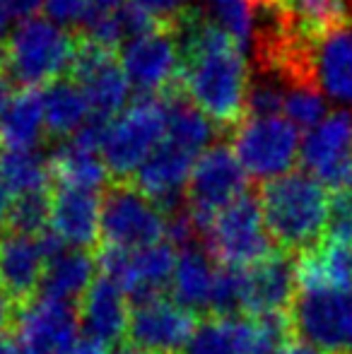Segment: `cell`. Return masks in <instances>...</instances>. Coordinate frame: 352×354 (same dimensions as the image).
<instances>
[{
  "label": "cell",
  "instance_id": "836d02e7",
  "mask_svg": "<svg viewBox=\"0 0 352 354\" xmlns=\"http://www.w3.org/2000/svg\"><path fill=\"white\" fill-rule=\"evenodd\" d=\"M136 3L145 5L147 10H152V12H155V15H160V17H165V15L176 12V10L181 8L183 0H136Z\"/></svg>",
  "mask_w": 352,
  "mask_h": 354
},
{
  "label": "cell",
  "instance_id": "d4e9b609",
  "mask_svg": "<svg viewBox=\"0 0 352 354\" xmlns=\"http://www.w3.org/2000/svg\"><path fill=\"white\" fill-rule=\"evenodd\" d=\"M51 171L48 157L37 149H15L0 154V186L10 196H27V193L48 191Z\"/></svg>",
  "mask_w": 352,
  "mask_h": 354
},
{
  "label": "cell",
  "instance_id": "8d00e7d4",
  "mask_svg": "<svg viewBox=\"0 0 352 354\" xmlns=\"http://www.w3.org/2000/svg\"><path fill=\"white\" fill-rule=\"evenodd\" d=\"M10 97H12V84L5 77H0V116H3V111L8 109Z\"/></svg>",
  "mask_w": 352,
  "mask_h": 354
},
{
  "label": "cell",
  "instance_id": "277c9868",
  "mask_svg": "<svg viewBox=\"0 0 352 354\" xmlns=\"http://www.w3.org/2000/svg\"><path fill=\"white\" fill-rule=\"evenodd\" d=\"M167 111L160 97H138L109 123L102 154L111 181H131L147 157L165 140Z\"/></svg>",
  "mask_w": 352,
  "mask_h": 354
},
{
  "label": "cell",
  "instance_id": "44dd1931",
  "mask_svg": "<svg viewBox=\"0 0 352 354\" xmlns=\"http://www.w3.org/2000/svg\"><path fill=\"white\" fill-rule=\"evenodd\" d=\"M99 268L97 256L89 251H58L51 261L46 263V270L41 277V299L68 306H77L80 299L85 297L89 284L97 280Z\"/></svg>",
  "mask_w": 352,
  "mask_h": 354
},
{
  "label": "cell",
  "instance_id": "7c38bea8",
  "mask_svg": "<svg viewBox=\"0 0 352 354\" xmlns=\"http://www.w3.org/2000/svg\"><path fill=\"white\" fill-rule=\"evenodd\" d=\"M299 164L331 193L352 188V113L331 111L309 128L299 145Z\"/></svg>",
  "mask_w": 352,
  "mask_h": 354
},
{
  "label": "cell",
  "instance_id": "603a6c76",
  "mask_svg": "<svg viewBox=\"0 0 352 354\" xmlns=\"http://www.w3.org/2000/svg\"><path fill=\"white\" fill-rule=\"evenodd\" d=\"M44 102V133L53 140H66L77 133V128L89 118V106L85 94L71 82L61 77L41 92Z\"/></svg>",
  "mask_w": 352,
  "mask_h": 354
},
{
  "label": "cell",
  "instance_id": "ba28073f",
  "mask_svg": "<svg viewBox=\"0 0 352 354\" xmlns=\"http://www.w3.org/2000/svg\"><path fill=\"white\" fill-rule=\"evenodd\" d=\"M292 335L326 354H352V289H297L287 311Z\"/></svg>",
  "mask_w": 352,
  "mask_h": 354
},
{
  "label": "cell",
  "instance_id": "e575fe53",
  "mask_svg": "<svg viewBox=\"0 0 352 354\" xmlns=\"http://www.w3.org/2000/svg\"><path fill=\"white\" fill-rule=\"evenodd\" d=\"M10 201H12V198H10V193L5 191L3 186H0V234H3L5 229H8V212H10Z\"/></svg>",
  "mask_w": 352,
  "mask_h": 354
},
{
  "label": "cell",
  "instance_id": "30bf717a",
  "mask_svg": "<svg viewBox=\"0 0 352 354\" xmlns=\"http://www.w3.org/2000/svg\"><path fill=\"white\" fill-rule=\"evenodd\" d=\"M172 15H167L152 32L126 41L118 51L128 84H133L140 97L165 99L181 89V58Z\"/></svg>",
  "mask_w": 352,
  "mask_h": 354
},
{
  "label": "cell",
  "instance_id": "9c48e42d",
  "mask_svg": "<svg viewBox=\"0 0 352 354\" xmlns=\"http://www.w3.org/2000/svg\"><path fill=\"white\" fill-rule=\"evenodd\" d=\"M299 128L285 116L246 118L232 133V152L244 174L256 181H270L292 171L299 162Z\"/></svg>",
  "mask_w": 352,
  "mask_h": 354
},
{
  "label": "cell",
  "instance_id": "60d3db41",
  "mask_svg": "<svg viewBox=\"0 0 352 354\" xmlns=\"http://www.w3.org/2000/svg\"><path fill=\"white\" fill-rule=\"evenodd\" d=\"M3 63H5V53H3V41H0V77H3Z\"/></svg>",
  "mask_w": 352,
  "mask_h": 354
},
{
  "label": "cell",
  "instance_id": "cb8c5ba5",
  "mask_svg": "<svg viewBox=\"0 0 352 354\" xmlns=\"http://www.w3.org/2000/svg\"><path fill=\"white\" fill-rule=\"evenodd\" d=\"M51 178L63 188H80V191H97L111 183L106 164L99 154L73 147L71 142L58 145L56 152L48 157Z\"/></svg>",
  "mask_w": 352,
  "mask_h": 354
},
{
  "label": "cell",
  "instance_id": "4dcf8cb0",
  "mask_svg": "<svg viewBox=\"0 0 352 354\" xmlns=\"http://www.w3.org/2000/svg\"><path fill=\"white\" fill-rule=\"evenodd\" d=\"M17 304L0 289V335H8L15 328V318H17Z\"/></svg>",
  "mask_w": 352,
  "mask_h": 354
},
{
  "label": "cell",
  "instance_id": "d590c367",
  "mask_svg": "<svg viewBox=\"0 0 352 354\" xmlns=\"http://www.w3.org/2000/svg\"><path fill=\"white\" fill-rule=\"evenodd\" d=\"M0 354H24V350L15 340V335L8 333V335H0Z\"/></svg>",
  "mask_w": 352,
  "mask_h": 354
},
{
  "label": "cell",
  "instance_id": "1f68e13d",
  "mask_svg": "<svg viewBox=\"0 0 352 354\" xmlns=\"http://www.w3.org/2000/svg\"><path fill=\"white\" fill-rule=\"evenodd\" d=\"M5 8H8V15H15V17L29 19L34 17L39 8L44 5V0H3Z\"/></svg>",
  "mask_w": 352,
  "mask_h": 354
},
{
  "label": "cell",
  "instance_id": "484cf974",
  "mask_svg": "<svg viewBox=\"0 0 352 354\" xmlns=\"http://www.w3.org/2000/svg\"><path fill=\"white\" fill-rule=\"evenodd\" d=\"M48 193H27L10 201L8 229L5 232L24 234V236H39L48 227Z\"/></svg>",
  "mask_w": 352,
  "mask_h": 354
},
{
  "label": "cell",
  "instance_id": "ab89813d",
  "mask_svg": "<svg viewBox=\"0 0 352 354\" xmlns=\"http://www.w3.org/2000/svg\"><path fill=\"white\" fill-rule=\"evenodd\" d=\"M113 354H147V352H142V350H136V347H131V345H123V347H118Z\"/></svg>",
  "mask_w": 352,
  "mask_h": 354
},
{
  "label": "cell",
  "instance_id": "3957f363",
  "mask_svg": "<svg viewBox=\"0 0 352 354\" xmlns=\"http://www.w3.org/2000/svg\"><path fill=\"white\" fill-rule=\"evenodd\" d=\"M75 32L48 22L46 17L22 19L3 41V77L29 89L48 87L66 77Z\"/></svg>",
  "mask_w": 352,
  "mask_h": 354
},
{
  "label": "cell",
  "instance_id": "52a82bcc",
  "mask_svg": "<svg viewBox=\"0 0 352 354\" xmlns=\"http://www.w3.org/2000/svg\"><path fill=\"white\" fill-rule=\"evenodd\" d=\"M203 243L212 261L234 270H246L275 253L266 232L259 198L249 191L215 214Z\"/></svg>",
  "mask_w": 352,
  "mask_h": 354
},
{
  "label": "cell",
  "instance_id": "f1b7e54d",
  "mask_svg": "<svg viewBox=\"0 0 352 354\" xmlns=\"http://www.w3.org/2000/svg\"><path fill=\"white\" fill-rule=\"evenodd\" d=\"M44 12L46 19L53 24H73L80 17H85L87 0H44Z\"/></svg>",
  "mask_w": 352,
  "mask_h": 354
},
{
  "label": "cell",
  "instance_id": "f35d334b",
  "mask_svg": "<svg viewBox=\"0 0 352 354\" xmlns=\"http://www.w3.org/2000/svg\"><path fill=\"white\" fill-rule=\"evenodd\" d=\"M8 17H10V15H8V8H5V3L0 0V32H3L5 24H8Z\"/></svg>",
  "mask_w": 352,
  "mask_h": 354
},
{
  "label": "cell",
  "instance_id": "d6986e66",
  "mask_svg": "<svg viewBox=\"0 0 352 354\" xmlns=\"http://www.w3.org/2000/svg\"><path fill=\"white\" fill-rule=\"evenodd\" d=\"M314 80L321 94L352 106V27H338L311 46Z\"/></svg>",
  "mask_w": 352,
  "mask_h": 354
},
{
  "label": "cell",
  "instance_id": "2e32d148",
  "mask_svg": "<svg viewBox=\"0 0 352 354\" xmlns=\"http://www.w3.org/2000/svg\"><path fill=\"white\" fill-rule=\"evenodd\" d=\"M297 294L292 256L275 251L256 266L241 270V316L287 313Z\"/></svg>",
  "mask_w": 352,
  "mask_h": 354
},
{
  "label": "cell",
  "instance_id": "8fae6325",
  "mask_svg": "<svg viewBox=\"0 0 352 354\" xmlns=\"http://www.w3.org/2000/svg\"><path fill=\"white\" fill-rule=\"evenodd\" d=\"M198 313L167 294L138 299L131 306L126 337L131 347L147 354H183L196 333Z\"/></svg>",
  "mask_w": 352,
  "mask_h": 354
},
{
  "label": "cell",
  "instance_id": "ac0fdd59",
  "mask_svg": "<svg viewBox=\"0 0 352 354\" xmlns=\"http://www.w3.org/2000/svg\"><path fill=\"white\" fill-rule=\"evenodd\" d=\"M75 308L77 323L85 337H92L106 347L126 337L128 316H131L128 294L109 277L97 275V280L89 284L85 297Z\"/></svg>",
  "mask_w": 352,
  "mask_h": 354
},
{
  "label": "cell",
  "instance_id": "4fadbf2b",
  "mask_svg": "<svg viewBox=\"0 0 352 354\" xmlns=\"http://www.w3.org/2000/svg\"><path fill=\"white\" fill-rule=\"evenodd\" d=\"M58 251H63V246L51 232L39 236L0 234V289L12 299V304L24 306L37 299L46 263Z\"/></svg>",
  "mask_w": 352,
  "mask_h": 354
},
{
  "label": "cell",
  "instance_id": "e0dca14e",
  "mask_svg": "<svg viewBox=\"0 0 352 354\" xmlns=\"http://www.w3.org/2000/svg\"><path fill=\"white\" fill-rule=\"evenodd\" d=\"M196 154L176 147V145L162 140L160 147L142 162V167L133 174L131 183L157 207L167 214L178 210V203L183 201L188 176L196 164Z\"/></svg>",
  "mask_w": 352,
  "mask_h": 354
},
{
  "label": "cell",
  "instance_id": "74e56055",
  "mask_svg": "<svg viewBox=\"0 0 352 354\" xmlns=\"http://www.w3.org/2000/svg\"><path fill=\"white\" fill-rule=\"evenodd\" d=\"M251 8V12L254 10H259V12H270V10H275L277 5H280V0H246Z\"/></svg>",
  "mask_w": 352,
  "mask_h": 354
},
{
  "label": "cell",
  "instance_id": "ffe728a7",
  "mask_svg": "<svg viewBox=\"0 0 352 354\" xmlns=\"http://www.w3.org/2000/svg\"><path fill=\"white\" fill-rule=\"evenodd\" d=\"M217 266L203 241H191L176 248V266L172 275L174 299L188 311H203L207 316L212 287H215Z\"/></svg>",
  "mask_w": 352,
  "mask_h": 354
},
{
  "label": "cell",
  "instance_id": "f546056e",
  "mask_svg": "<svg viewBox=\"0 0 352 354\" xmlns=\"http://www.w3.org/2000/svg\"><path fill=\"white\" fill-rule=\"evenodd\" d=\"M128 0H87V10H85V27H94L99 22H109V19L118 17V12L123 10Z\"/></svg>",
  "mask_w": 352,
  "mask_h": 354
},
{
  "label": "cell",
  "instance_id": "83f0119b",
  "mask_svg": "<svg viewBox=\"0 0 352 354\" xmlns=\"http://www.w3.org/2000/svg\"><path fill=\"white\" fill-rule=\"evenodd\" d=\"M212 5L217 10V24L244 48L254 32V12L249 3L246 0H212Z\"/></svg>",
  "mask_w": 352,
  "mask_h": 354
},
{
  "label": "cell",
  "instance_id": "d6a6232c",
  "mask_svg": "<svg viewBox=\"0 0 352 354\" xmlns=\"http://www.w3.org/2000/svg\"><path fill=\"white\" fill-rule=\"evenodd\" d=\"M275 354H326V352L316 350L314 345H309V342H304V340H302V337L292 335V337H287V340L282 342L280 347H277V352H275Z\"/></svg>",
  "mask_w": 352,
  "mask_h": 354
},
{
  "label": "cell",
  "instance_id": "7a4b0ae2",
  "mask_svg": "<svg viewBox=\"0 0 352 354\" xmlns=\"http://www.w3.org/2000/svg\"><path fill=\"white\" fill-rule=\"evenodd\" d=\"M256 198L268 236L280 253L299 256L324 241L333 193L314 176L292 169L261 183Z\"/></svg>",
  "mask_w": 352,
  "mask_h": 354
},
{
  "label": "cell",
  "instance_id": "6da1fadb",
  "mask_svg": "<svg viewBox=\"0 0 352 354\" xmlns=\"http://www.w3.org/2000/svg\"><path fill=\"white\" fill-rule=\"evenodd\" d=\"M181 58V89L186 99L212 123L232 133L249 118V66L244 48L201 8L181 5L174 15Z\"/></svg>",
  "mask_w": 352,
  "mask_h": 354
},
{
  "label": "cell",
  "instance_id": "5b68a950",
  "mask_svg": "<svg viewBox=\"0 0 352 354\" xmlns=\"http://www.w3.org/2000/svg\"><path fill=\"white\" fill-rule=\"evenodd\" d=\"M249 188V176L227 145H212L198 154L183 191V212L188 214L198 236L205 241L212 219Z\"/></svg>",
  "mask_w": 352,
  "mask_h": 354
},
{
  "label": "cell",
  "instance_id": "7402d4cb",
  "mask_svg": "<svg viewBox=\"0 0 352 354\" xmlns=\"http://www.w3.org/2000/svg\"><path fill=\"white\" fill-rule=\"evenodd\" d=\"M44 138V102L39 89L22 87L12 92L0 116V147L5 152L34 149Z\"/></svg>",
  "mask_w": 352,
  "mask_h": 354
},
{
  "label": "cell",
  "instance_id": "8992f818",
  "mask_svg": "<svg viewBox=\"0 0 352 354\" xmlns=\"http://www.w3.org/2000/svg\"><path fill=\"white\" fill-rule=\"evenodd\" d=\"M167 214L147 201L131 181H111L102 196V246L121 251H140L167 239Z\"/></svg>",
  "mask_w": 352,
  "mask_h": 354
},
{
  "label": "cell",
  "instance_id": "4316f807",
  "mask_svg": "<svg viewBox=\"0 0 352 354\" xmlns=\"http://www.w3.org/2000/svg\"><path fill=\"white\" fill-rule=\"evenodd\" d=\"M282 116L297 128H314L328 116L324 94L319 89H285Z\"/></svg>",
  "mask_w": 352,
  "mask_h": 354
},
{
  "label": "cell",
  "instance_id": "5bb4252c",
  "mask_svg": "<svg viewBox=\"0 0 352 354\" xmlns=\"http://www.w3.org/2000/svg\"><path fill=\"white\" fill-rule=\"evenodd\" d=\"M12 333L24 354H68L80 337L77 308L48 299H32L17 308Z\"/></svg>",
  "mask_w": 352,
  "mask_h": 354
},
{
  "label": "cell",
  "instance_id": "9a60e30c",
  "mask_svg": "<svg viewBox=\"0 0 352 354\" xmlns=\"http://www.w3.org/2000/svg\"><path fill=\"white\" fill-rule=\"evenodd\" d=\"M102 196L97 191L56 186L48 193V227L63 248L89 251L99 243Z\"/></svg>",
  "mask_w": 352,
  "mask_h": 354
}]
</instances>
